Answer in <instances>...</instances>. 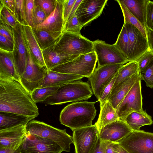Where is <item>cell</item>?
<instances>
[{"label":"cell","instance_id":"1","mask_svg":"<svg viewBox=\"0 0 153 153\" xmlns=\"http://www.w3.org/2000/svg\"><path fill=\"white\" fill-rule=\"evenodd\" d=\"M0 111L34 118L39 114L30 94L20 83L15 80H0Z\"/></svg>","mask_w":153,"mask_h":153},{"label":"cell","instance_id":"2","mask_svg":"<svg viewBox=\"0 0 153 153\" xmlns=\"http://www.w3.org/2000/svg\"><path fill=\"white\" fill-rule=\"evenodd\" d=\"M96 102H77L68 105L61 111V123L72 130L92 126L96 115Z\"/></svg>","mask_w":153,"mask_h":153},{"label":"cell","instance_id":"3","mask_svg":"<svg viewBox=\"0 0 153 153\" xmlns=\"http://www.w3.org/2000/svg\"><path fill=\"white\" fill-rule=\"evenodd\" d=\"M93 94L91 88L88 83L76 80L62 85L42 103L47 106L77 102L88 100Z\"/></svg>","mask_w":153,"mask_h":153},{"label":"cell","instance_id":"4","mask_svg":"<svg viewBox=\"0 0 153 153\" xmlns=\"http://www.w3.org/2000/svg\"><path fill=\"white\" fill-rule=\"evenodd\" d=\"M27 134H34L47 138L55 142L63 151L69 152L70 145L74 144L72 136L65 129H61L34 120L30 121L26 126Z\"/></svg>","mask_w":153,"mask_h":153},{"label":"cell","instance_id":"5","mask_svg":"<svg viewBox=\"0 0 153 153\" xmlns=\"http://www.w3.org/2000/svg\"><path fill=\"white\" fill-rule=\"evenodd\" d=\"M53 47L55 50L60 53L77 56L94 51L93 42L81 35L65 31H63Z\"/></svg>","mask_w":153,"mask_h":153},{"label":"cell","instance_id":"6","mask_svg":"<svg viewBox=\"0 0 153 153\" xmlns=\"http://www.w3.org/2000/svg\"><path fill=\"white\" fill-rule=\"evenodd\" d=\"M97 62L96 54L93 51L80 55L69 62L53 68L51 70L88 78L95 68Z\"/></svg>","mask_w":153,"mask_h":153},{"label":"cell","instance_id":"7","mask_svg":"<svg viewBox=\"0 0 153 153\" xmlns=\"http://www.w3.org/2000/svg\"><path fill=\"white\" fill-rule=\"evenodd\" d=\"M129 153H153V133L133 131L117 143Z\"/></svg>","mask_w":153,"mask_h":153},{"label":"cell","instance_id":"8","mask_svg":"<svg viewBox=\"0 0 153 153\" xmlns=\"http://www.w3.org/2000/svg\"><path fill=\"white\" fill-rule=\"evenodd\" d=\"M124 65H107L95 68L88 78L92 92L98 100L103 91Z\"/></svg>","mask_w":153,"mask_h":153},{"label":"cell","instance_id":"9","mask_svg":"<svg viewBox=\"0 0 153 153\" xmlns=\"http://www.w3.org/2000/svg\"><path fill=\"white\" fill-rule=\"evenodd\" d=\"M93 42L94 51L96 55L98 67L111 64L124 65L128 62L114 44H108L99 40Z\"/></svg>","mask_w":153,"mask_h":153},{"label":"cell","instance_id":"10","mask_svg":"<svg viewBox=\"0 0 153 153\" xmlns=\"http://www.w3.org/2000/svg\"><path fill=\"white\" fill-rule=\"evenodd\" d=\"M19 148L22 153H61L64 151L51 140L27 133Z\"/></svg>","mask_w":153,"mask_h":153},{"label":"cell","instance_id":"11","mask_svg":"<svg viewBox=\"0 0 153 153\" xmlns=\"http://www.w3.org/2000/svg\"><path fill=\"white\" fill-rule=\"evenodd\" d=\"M141 80L137 81L116 108L119 119L124 121L131 113L143 111L142 108Z\"/></svg>","mask_w":153,"mask_h":153},{"label":"cell","instance_id":"12","mask_svg":"<svg viewBox=\"0 0 153 153\" xmlns=\"http://www.w3.org/2000/svg\"><path fill=\"white\" fill-rule=\"evenodd\" d=\"M75 153H91L99 138V132L94 124L72 130Z\"/></svg>","mask_w":153,"mask_h":153},{"label":"cell","instance_id":"13","mask_svg":"<svg viewBox=\"0 0 153 153\" xmlns=\"http://www.w3.org/2000/svg\"><path fill=\"white\" fill-rule=\"evenodd\" d=\"M27 50L26 66L20 79L22 85L30 94L38 88L39 82L45 76L47 70L46 68L40 66L35 62L27 47Z\"/></svg>","mask_w":153,"mask_h":153},{"label":"cell","instance_id":"14","mask_svg":"<svg viewBox=\"0 0 153 153\" xmlns=\"http://www.w3.org/2000/svg\"><path fill=\"white\" fill-rule=\"evenodd\" d=\"M129 41L128 62L137 61L149 50L147 40L141 32L130 23L124 22Z\"/></svg>","mask_w":153,"mask_h":153},{"label":"cell","instance_id":"15","mask_svg":"<svg viewBox=\"0 0 153 153\" xmlns=\"http://www.w3.org/2000/svg\"><path fill=\"white\" fill-rule=\"evenodd\" d=\"M107 0H82L75 13L83 27L99 16Z\"/></svg>","mask_w":153,"mask_h":153},{"label":"cell","instance_id":"16","mask_svg":"<svg viewBox=\"0 0 153 153\" xmlns=\"http://www.w3.org/2000/svg\"><path fill=\"white\" fill-rule=\"evenodd\" d=\"M14 47L13 55L16 69L21 77L27 63V50L23 36L22 26L18 22L13 29Z\"/></svg>","mask_w":153,"mask_h":153},{"label":"cell","instance_id":"17","mask_svg":"<svg viewBox=\"0 0 153 153\" xmlns=\"http://www.w3.org/2000/svg\"><path fill=\"white\" fill-rule=\"evenodd\" d=\"M132 131L124 121L119 119L102 128L99 132V137L103 142L115 143Z\"/></svg>","mask_w":153,"mask_h":153},{"label":"cell","instance_id":"18","mask_svg":"<svg viewBox=\"0 0 153 153\" xmlns=\"http://www.w3.org/2000/svg\"><path fill=\"white\" fill-rule=\"evenodd\" d=\"M64 27L62 3L61 0H56L54 10L42 23L32 27L45 30L56 38H60Z\"/></svg>","mask_w":153,"mask_h":153},{"label":"cell","instance_id":"19","mask_svg":"<svg viewBox=\"0 0 153 153\" xmlns=\"http://www.w3.org/2000/svg\"><path fill=\"white\" fill-rule=\"evenodd\" d=\"M26 125L0 130V148L15 150L19 148L26 134Z\"/></svg>","mask_w":153,"mask_h":153},{"label":"cell","instance_id":"20","mask_svg":"<svg viewBox=\"0 0 153 153\" xmlns=\"http://www.w3.org/2000/svg\"><path fill=\"white\" fill-rule=\"evenodd\" d=\"M140 80L142 79L138 72L122 81L112 89L107 100L114 109L118 107L135 83Z\"/></svg>","mask_w":153,"mask_h":153},{"label":"cell","instance_id":"21","mask_svg":"<svg viewBox=\"0 0 153 153\" xmlns=\"http://www.w3.org/2000/svg\"><path fill=\"white\" fill-rule=\"evenodd\" d=\"M0 80H15L21 83L12 52L0 49Z\"/></svg>","mask_w":153,"mask_h":153},{"label":"cell","instance_id":"22","mask_svg":"<svg viewBox=\"0 0 153 153\" xmlns=\"http://www.w3.org/2000/svg\"><path fill=\"white\" fill-rule=\"evenodd\" d=\"M22 26L25 44L32 58L40 66L46 68L42 51L35 36L32 27L29 25Z\"/></svg>","mask_w":153,"mask_h":153},{"label":"cell","instance_id":"23","mask_svg":"<svg viewBox=\"0 0 153 153\" xmlns=\"http://www.w3.org/2000/svg\"><path fill=\"white\" fill-rule=\"evenodd\" d=\"M83 77L81 76L47 70L45 76L39 82L37 88L61 85Z\"/></svg>","mask_w":153,"mask_h":153},{"label":"cell","instance_id":"24","mask_svg":"<svg viewBox=\"0 0 153 153\" xmlns=\"http://www.w3.org/2000/svg\"><path fill=\"white\" fill-rule=\"evenodd\" d=\"M54 45L42 51L43 58L47 71L51 70L53 68L69 62L77 57L60 53L54 49Z\"/></svg>","mask_w":153,"mask_h":153},{"label":"cell","instance_id":"25","mask_svg":"<svg viewBox=\"0 0 153 153\" xmlns=\"http://www.w3.org/2000/svg\"><path fill=\"white\" fill-rule=\"evenodd\" d=\"M100 106L98 118L94 124L98 132L105 126L119 119L116 109L108 100L100 104Z\"/></svg>","mask_w":153,"mask_h":153},{"label":"cell","instance_id":"26","mask_svg":"<svg viewBox=\"0 0 153 153\" xmlns=\"http://www.w3.org/2000/svg\"><path fill=\"white\" fill-rule=\"evenodd\" d=\"M34 118L10 112L0 111V130L27 125Z\"/></svg>","mask_w":153,"mask_h":153},{"label":"cell","instance_id":"27","mask_svg":"<svg viewBox=\"0 0 153 153\" xmlns=\"http://www.w3.org/2000/svg\"><path fill=\"white\" fill-rule=\"evenodd\" d=\"M121 0L130 12L146 30V6L149 0Z\"/></svg>","mask_w":153,"mask_h":153},{"label":"cell","instance_id":"28","mask_svg":"<svg viewBox=\"0 0 153 153\" xmlns=\"http://www.w3.org/2000/svg\"><path fill=\"white\" fill-rule=\"evenodd\" d=\"M133 130H140L141 127L150 125L153 123L152 117L144 110L140 112L134 111L129 114L124 121Z\"/></svg>","mask_w":153,"mask_h":153},{"label":"cell","instance_id":"29","mask_svg":"<svg viewBox=\"0 0 153 153\" xmlns=\"http://www.w3.org/2000/svg\"><path fill=\"white\" fill-rule=\"evenodd\" d=\"M35 36L42 51L55 44L59 38L55 37L49 32L32 27Z\"/></svg>","mask_w":153,"mask_h":153},{"label":"cell","instance_id":"30","mask_svg":"<svg viewBox=\"0 0 153 153\" xmlns=\"http://www.w3.org/2000/svg\"><path fill=\"white\" fill-rule=\"evenodd\" d=\"M138 72V65L137 61L129 62L123 65L117 73L112 89L122 81Z\"/></svg>","mask_w":153,"mask_h":153},{"label":"cell","instance_id":"31","mask_svg":"<svg viewBox=\"0 0 153 153\" xmlns=\"http://www.w3.org/2000/svg\"><path fill=\"white\" fill-rule=\"evenodd\" d=\"M62 85L36 88L30 94L32 98L36 103H42L54 94Z\"/></svg>","mask_w":153,"mask_h":153},{"label":"cell","instance_id":"32","mask_svg":"<svg viewBox=\"0 0 153 153\" xmlns=\"http://www.w3.org/2000/svg\"><path fill=\"white\" fill-rule=\"evenodd\" d=\"M119 4L122 11L124 22L130 23L137 28L147 39L146 30L140 22L130 12L121 0H116Z\"/></svg>","mask_w":153,"mask_h":153},{"label":"cell","instance_id":"33","mask_svg":"<svg viewBox=\"0 0 153 153\" xmlns=\"http://www.w3.org/2000/svg\"><path fill=\"white\" fill-rule=\"evenodd\" d=\"M114 44L128 61L129 38L126 27L124 24Z\"/></svg>","mask_w":153,"mask_h":153},{"label":"cell","instance_id":"34","mask_svg":"<svg viewBox=\"0 0 153 153\" xmlns=\"http://www.w3.org/2000/svg\"><path fill=\"white\" fill-rule=\"evenodd\" d=\"M0 7V23L15 28L18 23L15 16L1 2Z\"/></svg>","mask_w":153,"mask_h":153},{"label":"cell","instance_id":"35","mask_svg":"<svg viewBox=\"0 0 153 153\" xmlns=\"http://www.w3.org/2000/svg\"><path fill=\"white\" fill-rule=\"evenodd\" d=\"M140 74L142 80L145 81L146 85L153 88V58L140 72Z\"/></svg>","mask_w":153,"mask_h":153},{"label":"cell","instance_id":"36","mask_svg":"<svg viewBox=\"0 0 153 153\" xmlns=\"http://www.w3.org/2000/svg\"><path fill=\"white\" fill-rule=\"evenodd\" d=\"M15 15L17 22L22 25H29L25 15L24 0H15Z\"/></svg>","mask_w":153,"mask_h":153},{"label":"cell","instance_id":"37","mask_svg":"<svg viewBox=\"0 0 153 153\" xmlns=\"http://www.w3.org/2000/svg\"><path fill=\"white\" fill-rule=\"evenodd\" d=\"M82 27L80 24L75 14L65 24L63 31L81 35V30Z\"/></svg>","mask_w":153,"mask_h":153},{"label":"cell","instance_id":"38","mask_svg":"<svg viewBox=\"0 0 153 153\" xmlns=\"http://www.w3.org/2000/svg\"><path fill=\"white\" fill-rule=\"evenodd\" d=\"M56 0H35V3L39 6L45 13L47 17L54 10Z\"/></svg>","mask_w":153,"mask_h":153},{"label":"cell","instance_id":"39","mask_svg":"<svg viewBox=\"0 0 153 153\" xmlns=\"http://www.w3.org/2000/svg\"><path fill=\"white\" fill-rule=\"evenodd\" d=\"M47 18L43 10L39 6L35 3L33 14V27L41 24Z\"/></svg>","mask_w":153,"mask_h":153},{"label":"cell","instance_id":"40","mask_svg":"<svg viewBox=\"0 0 153 153\" xmlns=\"http://www.w3.org/2000/svg\"><path fill=\"white\" fill-rule=\"evenodd\" d=\"M35 0H24V7L25 15L28 25L32 27L33 26V18Z\"/></svg>","mask_w":153,"mask_h":153},{"label":"cell","instance_id":"41","mask_svg":"<svg viewBox=\"0 0 153 153\" xmlns=\"http://www.w3.org/2000/svg\"><path fill=\"white\" fill-rule=\"evenodd\" d=\"M76 0H61L62 4L63 17L64 26L68 19Z\"/></svg>","mask_w":153,"mask_h":153},{"label":"cell","instance_id":"42","mask_svg":"<svg viewBox=\"0 0 153 153\" xmlns=\"http://www.w3.org/2000/svg\"><path fill=\"white\" fill-rule=\"evenodd\" d=\"M146 30L153 31V1L150 0L146 6Z\"/></svg>","mask_w":153,"mask_h":153},{"label":"cell","instance_id":"43","mask_svg":"<svg viewBox=\"0 0 153 153\" xmlns=\"http://www.w3.org/2000/svg\"><path fill=\"white\" fill-rule=\"evenodd\" d=\"M153 58V52L149 49L143 53L137 61L138 65L139 72L146 66Z\"/></svg>","mask_w":153,"mask_h":153},{"label":"cell","instance_id":"44","mask_svg":"<svg viewBox=\"0 0 153 153\" xmlns=\"http://www.w3.org/2000/svg\"><path fill=\"white\" fill-rule=\"evenodd\" d=\"M0 35L14 42L13 28L11 27L0 23Z\"/></svg>","mask_w":153,"mask_h":153},{"label":"cell","instance_id":"45","mask_svg":"<svg viewBox=\"0 0 153 153\" xmlns=\"http://www.w3.org/2000/svg\"><path fill=\"white\" fill-rule=\"evenodd\" d=\"M117 73L104 89L100 99L98 100L100 102V104L104 103L108 100L114 83L117 76Z\"/></svg>","mask_w":153,"mask_h":153},{"label":"cell","instance_id":"46","mask_svg":"<svg viewBox=\"0 0 153 153\" xmlns=\"http://www.w3.org/2000/svg\"><path fill=\"white\" fill-rule=\"evenodd\" d=\"M14 47V42L0 35V49L12 52Z\"/></svg>","mask_w":153,"mask_h":153},{"label":"cell","instance_id":"47","mask_svg":"<svg viewBox=\"0 0 153 153\" xmlns=\"http://www.w3.org/2000/svg\"><path fill=\"white\" fill-rule=\"evenodd\" d=\"M105 142L99 138L91 153H105Z\"/></svg>","mask_w":153,"mask_h":153},{"label":"cell","instance_id":"48","mask_svg":"<svg viewBox=\"0 0 153 153\" xmlns=\"http://www.w3.org/2000/svg\"><path fill=\"white\" fill-rule=\"evenodd\" d=\"M0 2L2 3L15 16V0H0Z\"/></svg>","mask_w":153,"mask_h":153},{"label":"cell","instance_id":"49","mask_svg":"<svg viewBox=\"0 0 153 153\" xmlns=\"http://www.w3.org/2000/svg\"><path fill=\"white\" fill-rule=\"evenodd\" d=\"M146 34L149 49L153 52V31L146 30Z\"/></svg>","mask_w":153,"mask_h":153},{"label":"cell","instance_id":"50","mask_svg":"<svg viewBox=\"0 0 153 153\" xmlns=\"http://www.w3.org/2000/svg\"><path fill=\"white\" fill-rule=\"evenodd\" d=\"M105 142V153H115L114 149V143L109 142Z\"/></svg>","mask_w":153,"mask_h":153},{"label":"cell","instance_id":"51","mask_svg":"<svg viewBox=\"0 0 153 153\" xmlns=\"http://www.w3.org/2000/svg\"><path fill=\"white\" fill-rule=\"evenodd\" d=\"M113 147L115 153H129L117 143H114Z\"/></svg>","mask_w":153,"mask_h":153},{"label":"cell","instance_id":"52","mask_svg":"<svg viewBox=\"0 0 153 153\" xmlns=\"http://www.w3.org/2000/svg\"><path fill=\"white\" fill-rule=\"evenodd\" d=\"M82 0H76L73 7L72 10L69 16L68 19V20L70 19L73 16H74L75 13L77 9L80 4L81 3Z\"/></svg>","mask_w":153,"mask_h":153},{"label":"cell","instance_id":"53","mask_svg":"<svg viewBox=\"0 0 153 153\" xmlns=\"http://www.w3.org/2000/svg\"><path fill=\"white\" fill-rule=\"evenodd\" d=\"M0 153H22L21 152L20 148L12 150L9 149L0 148Z\"/></svg>","mask_w":153,"mask_h":153}]
</instances>
